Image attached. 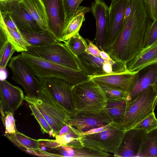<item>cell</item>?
Segmentation results:
<instances>
[{"mask_svg": "<svg viewBox=\"0 0 157 157\" xmlns=\"http://www.w3.org/2000/svg\"><path fill=\"white\" fill-rule=\"evenodd\" d=\"M131 9L113 44L104 50L115 62L126 64L144 48L148 30L152 21L143 0H131Z\"/></svg>", "mask_w": 157, "mask_h": 157, "instance_id": "6da1fadb", "label": "cell"}, {"mask_svg": "<svg viewBox=\"0 0 157 157\" xmlns=\"http://www.w3.org/2000/svg\"><path fill=\"white\" fill-rule=\"evenodd\" d=\"M21 54L39 80L56 78L65 80L74 86L90 79L82 71L75 70L45 60L27 52H21Z\"/></svg>", "mask_w": 157, "mask_h": 157, "instance_id": "7a4b0ae2", "label": "cell"}, {"mask_svg": "<svg viewBox=\"0 0 157 157\" xmlns=\"http://www.w3.org/2000/svg\"><path fill=\"white\" fill-rule=\"evenodd\" d=\"M72 93L75 113L99 112L103 110L107 99L100 85L92 78L73 86Z\"/></svg>", "mask_w": 157, "mask_h": 157, "instance_id": "3957f363", "label": "cell"}, {"mask_svg": "<svg viewBox=\"0 0 157 157\" xmlns=\"http://www.w3.org/2000/svg\"><path fill=\"white\" fill-rule=\"evenodd\" d=\"M25 100L37 107L52 129L53 137L71 119L70 115L42 87L36 96L26 94Z\"/></svg>", "mask_w": 157, "mask_h": 157, "instance_id": "277c9868", "label": "cell"}, {"mask_svg": "<svg viewBox=\"0 0 157 157\" xmlns=\"http://www.w3.org/2000/svg\"><path fill=\"white\" fill-rule=\"evenodd\" d=\"M157 104L155 85L150 86L133 101H126L125 114L122 122L125 131L133 128L154 112Z\"/></svg>", "mask_w": 157, "mask_h": 157, "instance_id": "5b68a950", "label": "cell"}, {"mask_svg": "<svg viewBox=\"0 0 157 157\" xmlns=\"http://www.w3.org/2000/svg\"><path fill=\"white\" fill-rule=\"evenodd\" d=\"M125 131L122 124L113 121L105 130L82 135L81 140L84 146L114 154L120 145Z\"/></svg>", "mask_w": 157, "mask_h": 157, "instance_id": "8992f818", "label": "cell"}, {"mask_svg": "<svg viewBox=\"0 0 157 157\" xmlns=\"http://www.w3.org/2000/svg\"><path fill=\"white\" fill-rule=\"evenodd\" d=\"M29 54L50 62L76 71H82L77 57L64 43L58 42L46 46H30Z\"/></svg>", "mask_w": 157, "mask_h": 157, "instance_id": "52a82bcc", "label": "cell"}, {"mask_svg": "<svg viewBox=\"0 0 157 157\" xmlns=\"http://www.w3.org/2000/svg\"><path fill=\"white\" fill-rule=\"evenodd\" d=\"M8 67L12 79L23 87L26 94L36 96L41 88V83L21 54L12 57Z\"/></svg>", "mask_w": 157, "mask_h": 157, "instance_id": "ba28073f", "label": "cell"}, {"mask_svg": "<svg viewBox=\"0 0 157 157\" xmlns=\"http://www.w3.org/2000/svg\"><path fill=\"white\" fill-rule=\"evenodd\" d=\"M39 80L42 88L70 116L75 113L72 85L65 80L56 78Z\"/></svg>", "mask_w": 157, "mask_h": 157, "instance_id": "9c48e42d", "label": "cell"}, {"mask_svg": "<svg viewBox=\"0 0 157 157\" xmlns=\"http://www.w3.org/2000/svg\"><path fill=\"white\" fill-rule=\"evenodd\" d=\"M0 12L8 13L20 30L35 32L42 30L20 0H0Z\"/></svg>", "mask_w": 157, "mask_h": 157, "instance_id": "30bf717a", "label": "cell"}, {"mask_svg": "<svg viewBox=\"0 0 157 157\" xmlns=\"http://www.w3.org/2000/svg\"><path fill=\"white\" fill-rule=\"evenodd\" d=\"M113 121L104 109L99 112H81L71 116L67 124L81 133L105 125Z\"/></svg>", "mask_w": 157, "mask_h": 157, "instance_id": "8fae6325", "label": "cell"}, {"mask_svg": "<svg viewBox=\"0 0 157 157\" xmlns=\"http://www.w3.org/2000/svg\"><path fill=\"white\" fill-rule=\"evenodd\" d=\"M130 0L111 1L109 7V22L107 34L104 38L105 49L112 44L122 27L126 9Z\"/></svg>", "mask_w": 157, "mask_h": 157, "instance_id": "7c38bea8", "label": "cell"}, {"mask_svg": "<svg viewBox=\"0 0 157 157\" xmlns=\"http://www.w3.org/2000/svg\"><path fill=\"white\" fill-rule=\"evenodd\" d=\"M45 7L49 30L59 42H63L65 14L63 0H41Z\"/></svg>", "mask_w": 157, "mask_h": 157, "instance_id": "4fadbf2b", "label": "cell"}, {"mask_svg": "<svg viewBox=\"0 0 157 157\" xmlns=\"http://www.w3.org/2000/svg\"><path fill=\"white\" fill-rule=\"evenodd\" d=\"M138 71H126L112 74L91 77L99 85L119 89L128 93L136 82Z\"/></svg>", "mask_w": 157, "mask_h": 157, "instance_id": "5bb4252c", "label": "cell"}, {"mask_svg": "<svg viewBox=\"0 0 157 157\" xmlns=\"http://www.w3.org/2000/svg\"><path fill=\"white\" fill-rule=\"evenodd\" d=\"M147 133L142 129L134 128L126 131L121 144L113 156L138 157L142 143Z\"/></svg>", "mask_w": 157, "mask_h": 157, "instance_id": "9a60e30c", "label": "cell"}, {"mask_svg": "<svg viewBox=\"0 0 157 157\" xmlns=\"http://www.w3.org/2000/svg\"><path fill=\"white\" fill-rule=\"evenodd\" d=\"M25 96L22 90L6 80L0 82V106L4 113H14L22 104Z\"/></svg>", "mask_w": 157, "mask_h": 157, "instance_id": "2e32d148", "label": "cell"}, {"mask_svg": "<svg viewBox=\"0 0 157 157\" xmlns=\"http://www.w3.org/2000/svg\"><path fill=\"white\" fill-rule=\"evenodd\" d=\"M91 9L96 22L95 40L98 48L101 50H104V38L108 26L109 7L102 0H94L91 3Z\"/></svg>", "mask_w": 157, "mask_h": 157, "instance_id": "e0dca14e", "label": "cell"}, {"mask_svg": "<svg viewBox=\"0 0 157 157\" xmlns=\"http://www.w3.org/2000/svg\"><path fill=\"white\" fill-rule=\"evenodd\" d=\"M157 84V63L147 66L138 71L136 82L128 93L126 99L130 102L136 99L151 85Z\"/></svg>", "mask_w": 157, "mask_h": 157, "instance_id": "ac0fdd59", "label": "cell"}, {"mask_svg": "<svg viewBox=\"0 0 157 157\" xmlns=\"http://www.w3.org/2000/svg\"><path fill=\"white\" fill-rule=\"evenodd\" d=\"M52 153H48L50 156L70 157H107L112 155L103 151L97 150L84 146L82 147H74L61 146L51 149Z\"/></svg>", "mask_w": 157, "mask_h": 157, "instance_id": "d6986e66", "label": "cell"}, {"mask_svg": "<svg viewBox=\"0 0 157 157\" xmlns=\"http://www.w3.org/2000/svg\"><path fill=\"white\" fill-rule=\"evenodd\" d=\"M157 63V39L144 49L135 58L126 63L128 70L136 73L143 68Z\"/></svg>", "mask_w": 157, "mask_h": 157, "instance_id": "ffe728a7", "label": "cell"}, {"mask_svg": "<svg viewBox=\"0 0 157 157\" xmlns=\"http://www.w3.org/2000/svg\"><path fill=\"white\" fill-rule=\"evenodd\" d=\"M81 70L90 78L105 75L103 65L107 60L85 52L77 56Z\"/></svg>", "mask_w": 157, "mask_h": 157, "instance_id": "44dd1931", "label": "cell"}, {"mask_svg": "<svg viewBox=\"0 0 157 157\" xmlns=\"http://www.w3.org/2000/svg\"><path fill=\"white\" fill-rule=\"evenodd\" d=\"M42 30H48L45 7L41 0H20Z\"/></svg>", "mask_w": 157, "mask_h": 157, "instance_id": "7402d4cb", "label": "cell"}, {"mask_svg": "<svg viewBox=\"0 0 157 157\" xmlns=\"http://www.w3.org/2000/svg\"><path fill=\"white\" fill-rule=\"evenodd\" d=\"M82 136L81 132L67 124L55 136V140L59 147L64 146L79 147L84 146L81 141Z\"/></svg>", "mask_w": 157, "mask_h": 157, "instance_id": "603a6c76", "label": "cell"}, {"mask_svg": "<svg viewBox=\"0 0 157 157\" xmlns=\"http://www.w3.org/2000/svg\"><path fill=\"white\" fill-rule=\"evenodd\" d=\"M20 31L25 39L32 46H43L59 42L48 30L35 32Z\"/></svg>", "mask_w": 157, "mask_h": 157, "instance_id": "cb8c5ba5", "label": "cell"}, {"mask_svg": "<svg viewBox=\"0 0 157 157\" xmlns=\"http://www.w3.org/2000/svg\"><path fill=\"white\" fill-rule=\"evenodd\" d=\"M0 28L6 40L13 46L17 52H27L31 45L25 39L20 30L16 31L7 27L1 16L0 17Z\"/></svg>", "mask_w": 157, "mask_h": 157, "instance_id": "d4e9b609", "label": "cell"}, {"mask_svg": "<svg viewBox=\"0 0 157 157\" xmlns=\"http://www.w3.org/2000/svg\"><path fill=\"white\" fill-rule=\"evenodd\" d=\"M91 11V8L89 7L84 6L78 7L63 31V42L79 32L83 22L85 20V14Z\"/></svg>", "mask_w": 157, "mask_h": 157, "instance_id": "484cf974", "label": "cell"}, {"mask_svg": "<svg viewBox=\"0 0 157 157\" xmlns=\"http://www.w3.org/2000/svg\"><path fill=\"white\" fill-rule=\"evenodd\" d=\"M4 136L18 147L32 151L40 150V144L38 140L28 137L18 131L12 134H6Z\"/></svg>", "mask_w": 157, "mask_h": 157, "instance_id": "4316f807", "label": "cell"}, {"mask_svg": "<svg viewBox=\"0 0 157 157\" xmlns=\"http://www.w3.org/2000/svg\"><path fill=\"white\" fill-rule=\"evenodd\" d=\"M138 157H157V128L147 132L142 143Z\"/></svg>", "mask_w": 157, "mask_h": 157, "instance_id": "83f0119b", "label": "cell"}, {"mask_svg": "<svg viewBox=\"0 0 157 157\" xmlns=\"http://www.w3.org/2000/svg\"><path fill=\"white\" fill-rule=\"evenodd\" d=\"M126 108V101L125 100L107 99L106 105L104 109L109 114L113 121L122 124Z\"/></svg>", "mask_w": 157, "mask_h": 157, "instance_id": "f1b7e54d", "label": "cell"}, {"mask_svg": "<svg viewBox=\"0 0 157 157\" xmlns=\"http://www.w3.org/2000/svg\"><path fill=\"white\" fill-rule=\"evenodd\" d=\"M72 52L77 57L86 51L87 44L86 40L77 32L64 42Z\"/></svg>", "mask_w": 157, "mask_h": 157, "instance_id": "f546056e", "label": "cell"}, {"mask_svg": "<svg viewBox=\"0 0 157 157\" xmlns=\"http://www.w3.org/2000/svg\"><path fill=\"white\" fill-rule=\"evenodd\" d=\"M15 51L13 46L7 40L0 45V69H6L8 62Z\"/></svg>", "mask_w": 157, "mask_h": 157, "instance_id": "4dcf8cb0", "label": "cell"}, {"mask_svg": "<svg viewBox=\"0 0 157 157\" xmlns=\"http://www.w3.org/2000/svg\"><path fill=\"white\" fill-rule=\"evenodd\" d=\"M28 104L32 112V115L34 116L40 126L42 133L44 134L46 133L52 136L53 134L52 129L44 116L36 105L32 103Z\"/></svg>", "mask_w": 157, "mask_h": 157, "instance_id": "1f68e13d", "label": "cell"}, {"mask_svg": "<svg viewBox=\"0 0 157 157\" xmlns=\"http://www.w3.org/2000/svg\"><path fill=\"white\" fill-rule=\"evenodd\" d=\"M83 0H63L65 14L64 29L76 12L79 5Z\"/></svg>", "mask_w": 157, "mask_h": 157, "instance_id": "d6a6232c", "label": "cell"}, {"mask_svg": "<svg viewBox=\"0 0 157 157\" xmlns=\"http://www.w3.org/2000/svg\"><path fill=\"white\" fill-rule=\"evenodd\" d=\"M100 86L105 94L107 100H126L128 94V92L104 85Z\"/></svg>", "mask_w": 157, "mask_h": 157, "instance_id": "836d02e7", "label": "cell"}, {"mask_svg": "<svg viewBox=\"0 0 157 157\" xmlns=\"http://www.w3.org/2000/svg\"><path fill=\"white\" fill-rule=\"evenodd\" d=\"M133 128L141 129L147 132L157 128V119L154 112L136 124Z\"/></svg>", "mask_w": 157, "mask_h": 157, "instance_id": "e575fe53", "label": "cell"}, {"mask_svg": "<svg viewBox=\"0 0 157 157\" xmlns=\"http://www.w3.org/2000/svg\"><path fill=\"white\" fill-rule=\"evenodd\" d=\"M5 116L1 118L5 128V133L12 134L16 132L15 120L13 116L14 113L11 112H5Z\"/></svg>", "mask_w": 157, "mask_h": 157, "instance_id": "d590c367", "label": "cell"}, {"mask_svg": "<svg viewBox=\"0 0 157 157\" xmlns=\"http://www.w3.org/2000/svg\"><path fill=\"white\" fill-rule=\"evenodd\" d=\"M157 39V18L152 21L149 27L147 32L144 49L149 46Z\"/></svg>", "mask_w": 157, "mask_h": 157, "instance_id": "8d00e7d4", "label": "cell"}, {"mask_svg": "<svg viewBox=\"0 0 157 157\" xmlns=\"http://www.w3.org/2000/svg\"><path fill=\"white\" fill-rule=\"evenodd\" d=\"M148 14L153 21L157 18V0H143Z\"/></svg>", "mask_w": 157, "mask_h": 157, "instance_id": "74e56055", "label": "cell"}, {"mask_svg": "<svg viewBox=\"0 0 157 157\" xmlns=\"http://www.w3.org/2000/svg\"><path fill=\"white\" fill-rule=\"evenodd\" d=\"M0 16L2 17L7 27L16 31H19V29L8 13L0 12Z\"/></svg>", "mask_w": 157, "mask_h": 157, "instance_id": "f35d334b", "label": "cell"}, {"mask_svg": "<svg viewBox=\"0 0 157 157\" xmlns=\"http://www.w3.org/2000/svg\"><path fill=\"white\" fill-rule=\"evenodd\" d=\"M86 41L87 44V48L86 52L94 56L100 57V50L99 49L98 47L89 39H86Z\"/></svg>", "mask_w": 157, "mask_h": 157, "instance_id": "ab89813d", "label": "cell"}, {"mask_svg": "<svg viewBox=\"0 0 157 157\" xmlns=\"http://www.w3.org/2000/svg\"><path fill=\"white\" fill-rule=\"evenodd\" d=\"M111 123L104 126L94 128L91 129L86 132L81 133L82 135H86L98 133L99 132L103 131L105 130L109 127L110 124Z\"/></svg>", "mask_w": 157, "mask_h": 157, "instance_id": "60d3db41", "label": "cell"}, {"mask_svg": "<svg viewBox=\"0 0 157 157\" xmlns=\"http://www.w3.org/2000/svg\"><path fill=\"white\" fill-rule=\"evenodd\" d=\"M100 57L102 59L109 60L112 59L109 55L104 50H101L100 51Z\"/></svg>", "mask_w": 157, "mask_h": 157, "instance_id": "b9f144b4", "label": "cell"}, {"mask_svg": "<svg viewBox=\"0 0 157 157\" xmlns=\"http://www.w3.org/2000/svg\"><path fill=\"white\" fill-rule=\"evenodd\" d=\"M131 4L130 0V1L125 11L124 20L127 19L131 13Z\"/></svg>", "mask_w": 157, "mask_h": 157, "instance_id": "7bdbcfd3", "label": "cell"}, {"mask_svg": "<svg viewBox=\"0 0 157 157\" xmlns=\"http://www.w3.org/2000/svg\"><path fill=\"white\" fill-rule=\"evenodd\" d=\"M156 90H157V84H156Z\"/></svg>", "mask_w": 157, "mask_h": 157, "instance_id": "ee69618b", "label": "cell"}, {"mask_svg": "<svg viewBox=\"0 0 157 157\" xmlns=\"http://www.w3.org/2000/svg\"><path fill=\"white\" fill-rule=\"evenodd\" d=\"M111 1H115V0H111Z\"/></svg>", "mask_w": 157, "mask_h": 157, "instance_id": "f6af8a7d", "label": "cell"}]
</instances>
